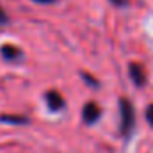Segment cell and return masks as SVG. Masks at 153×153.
Returning <instances> with one entry per match:
<instances>
[{
    "instance_id": "cell-6",
    "label": "cell",
    "mask_w": 153,
    "mask_h": 153,
    "mask_svg": "<svg viewBox=\"0 0 153 153\" xmlns=\"http://www.w3.org/2000/svg\"><path fill=\"white\" fill-rule=\"evenodd\" d=\"M0 121H4V123H13V125H25V123H29V117H25V116H0Z\"/></svg>"
},
{
    "instance_id": "cell-7",
    "label": "cell",
    "mask_w": 153,
    "mask_h": 153,
    "mask_svg": "<svg viewBox=\"0 0 153 153\" xmlns=\"http://www.w3.org/2000/svg\"><path fill=\"white\" fill-rule=\"evenodd\" d=\"M82 78H84L89 85H93V87H98V85H100V82H98V80H94V78L89 75V73H82Z\"/></svg>"
},
{
    "instance_id": "cell-2",
    "label": "cell",
    "mask_w": 153,
    "mask_h": 153,
    "mask_svg": "<svg viewBox=\"0 0 153 153\" xmlns=\"http://www.w3.org/2000/svg\"><path fill=\"white\" fill-rule=\"evenodd\" d=\"M100 114H102L100 105L96 102H87L84 105V111H82V119L85 125H94L100 119Z\"/></svg>"
},
{
    "instance_id": "cell-5",
    "label": "cell",
    "mask_w": 153,
    "mask_h": 153,
    "mask_svg": "<svg viewBox=\"0 0 153 153\" xmlns=\"http://www.w3.org/2000/svg\"><path fill=\"white\" fill-rule=\"evenodd\" d=\"M128 73H130V78H132V82L135 85H144L146 84V73H144V70H143L141 64L132 62L128 66Z\"/></svg>"
},
{
    "instance_id": "cell-3",
    "label": "cell",
    "mask_w": 153,
    "mask_h": 153,
    "mask_svg": "<svg viewBox=\"0 0 153 153\" xmlns=\"http://www.w3.org/2000/svg\"><path fill=\"white\" fill-rule=\"evenodd\" d=\"M45 100H46V103H48V109L50 111H53V112H59V111H62L64 107H66V102H64V98L59 94V91H48L46 94H45Z\"/></svg>"
},
{
    "instance_id": "cell-10",
    "label": "cell",
    "mask_w": 153,
    "mask_h": 153,
    "mask_svg": "<svg viewBox=\"0 0 153 153\" xmlns=\"http://www.w3.org/2000/svg\"><path fill=\"white\" fill-rule=\"evenodd\" d=\"M114 5H117V7H125L126 4H128V0H111Z\"/></svg>"
},
{
    "instance_id": "cell-1",
    "label": "cell",
    "mask_w": 153,
    "mask_h": 153,
    "mask_svg": "<svg viewBox=\"0 0 153 153\" xmlns=\"http://www.w3.org/2000/svg\"><path fill=\"white\" fill-rule=\"evenodd\" d=\"M119 114H121V134L125 137H128L135 125V111H134L130 100H126V98L119 100Z\"/></svg>"
},
{
    "instance_id": "cell-11",
    "label": "cell",
    "mask_w": 153,
    "mask_h": 153,
    "mask_svg": "<svg viewBox=\"0 0 153 153\" xmlns=\"http://www.w3.org/2000/svg\"><path fill=\"white\" fill-rule=\"evenodd\" d=\"M36 4H52V2H57V0H32Z\"/></svg>"
},
{
    "instance_id": "cell-8",
    "label": "cell",
    "mask_w": 153,
    "mask_h": 153,
    "mask_svg": "<svg viewBox=\"0 0 153 153\" xmlns=\"http://www.w3.org/2000/svg\"><path fill=\"white\" fill-rule=\"evenodd\" d=\"M5 23H9V16H7V13L0 7V25H5Z\"/></svg>"
},
{
    "instance_id": "cell-9",
    "label": "cell",
    "mask_w": 153,
    "mask_h": 153,
    "mask_svg": "<svg viewBox=\"0 0 153 153\" xmlns=\"http://www.w3.org/2000/svg\"><path fill=\"white\" fill-rule=\"evenodd\" d=\"M146 119H148V123L153 126V103L146 109Z\"/></svg>"
},
{
    "instance_id": "cell-4",
    "label": "cell",
    "mask_w": 153,
    "mask_h": 153,
    "mask_svg": "<svg viewBox=\"0 0 153 153\" xmlns=\"http://www.w3.org/2000/svg\"><path fill=\"white\" fill-rule=\"evenodd\" d=\"M0 52H2V57L9 62H18V61L23 59V52L14 45H4L0 48Z\"/></svg>"
}]
</instances>
